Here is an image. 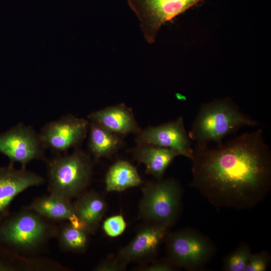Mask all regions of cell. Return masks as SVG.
<instances>
[{"instance_id":"20","label":"cell","mask_w":271,"mask_h":271,"mask_svg":"<svg viewBox=\"0 0 271 271\" xmlns=\"http://www.w3.org/2000/svg\"><path fill=\"white\" fill-rule=\"evenodd\" d=\"M251 252L249 246L240 245L225 259L223 270L226 271H245Z\"/></svg>"},{"instance_id":"12","label":"cell","mask_w":271,"mask_h":271,"mask_svg":"<svg viewBox=\"0 0 271 271\" xmlns=\"http://www.w3.org/2000/svg\"><path fill=\"white\" fill-rule=\"evenodd\" d=\"M165 227L149 224L141 228L132 240L122 248L117 257L127 264L154 254L168 232Z\"/></svg>"},{"instance_id":"1","label":"cell","mask_w":271,"mask_h":271,"mask_svg":"<svg viewBox=\"0 0 271 271\" xmlns=\"http://www.w3.org/2000/svg\"><path fill=\"white\" fill-rule=\"evenodd\" d=\"M190 185L216 208L249 209L271 189V150L258 129L210 148L196 144Z\"/></svg>"},{"instance_id":"8","label":"cell","mask_w":271,"mask_h":271,"mask_svg":"<svg viewBox=\"0 0 271 271\" xmlns=\"http://www.w3.org/2000/svg\"><path fill=\"white\" fill-rule=\"evenodd\" d=\"M45 149L39 134L23 123L0 133V153L22 168L33 160L44 159Z\"/></svg>"},{"instance_id":"3","label":"cell","mask_w":271,"mask_h":271,"mask_svg":"<svg viewBox=\"0 0 271 271\" xmlns=\"http://www.w3.org/2000/svg\"><path fill=\"white\" fill-rule=\"evenodd\" d=\"M57 229L27 208L9 213L0 219V245L17 254L35 252L56 236Z\"/></svg>"},{"instance_id":"4","label":"cell","mask_w":271,"mask_h":271,"mask_svg":"<svg viewBox=\"0 0 271 271\" xmlns=\"http://www.w3.org/2000/svg\"><path fill=\"white\" fill-rule=\"evenodd\" d=\"M92 168L90 156L78 149L48 160V191L69 200L78 197L90 182Z\"/></svg>"},{"instance_id":"2","label":"cell","mask_w":271,"mask_h":271,"mask_svg":"<svg viewBox=\"0 0 271 271\" xmlns=\"http://www.w3.org/2000/svg\"><path fill=\"white\" fill-rule=\"evenodd\" d=\"M259 123L242 111L229 97L215 99L202 104L188 133L196 144L219 145L229 134L243 126H256Z\"/></svg>"},{"instance_id":"21","label":"cell","mask_w":271,"mask_h":271,"mask_svg":"<svg viewBox=\"0 0 271 271\" xmlns=\"http://www.w3.org/2000/svg\"><path fill=\"white\" fill-rule=\"evenodd\" d=\"M126 227L122 215L117 214L106 218L103 222L102 229L106 235L116 237L123 233Z\"/></svg>"},{"instance_id":"5","label":"cell","mask_w":271,"mask_h":271,"mask_svg":"<svg viewBox=\"0 0 271 271\" xmlns=\"http://www.w3.org/2000/svg\"><path fill=\"white\" fill-rule=\"evenodd\" d=\"M182 193L181 185L172 178L147 183L142 188L140 216L150 224L169 229L178 216Z\"/></svg>"},{"instance_id":"13","label":"cell","mask_w":271,"mask_h":271,"mask_svg":"<svg viewBox=\"0 0 271 271\" xmlns=\"http://www.w3.org/2000/svg\"><path fill=\"white\" fill-rule=\"evenodd\" d=\"M90 121L96 122L111 131L123 136L137 134L141 129L132 110L124 103L110 106L90 113Z\"/></svg>"},{"instance_id":"16","label":"cell","mask_w":271,"mask_h":271,"mask_svg":"<svg viewBox=\"0 0 271 271\" xmlns=\"http://www.w3.org/2000/svg\"><path fill=\"white\" fill-rule=\"evenodd\" d=\"M89 129L88 148L96 160L112 156L123 146V136L111 131L96 122H89Z\"/></svg>"},{"instance_id":"9","label":"cell","mask_w":271,"mask_h":271,"mask_svg":"<svg viewBox=\"0 0 271 271\" xmlns=\"http://www.w3.org/2000/svg\"><path fill=\"white\" fill-rule=\"evenodd\" d=\"M89 127L87 120L69 114L46 123L39 134L45 149L64 153L82 143Z\"/></svg>"},{"instance_id":"6","label":"cell","mask_w":271,"mask_h":271,"mask_svg":"<svg viewBox=\"0 0 271 271\" xmlns=\"http://www.w3.org/2000/svg\"><path fill=\"white\" fill-rule=\"evenodd\" d=\"M165 238L169 258L179 268L188 270L200 269L215 252L212 242L193 229L167 232Z\"/></svg>"},{"instance_id":"25","label":"cell","mask_w":271,"mask_h":271,"mask_svg":"<svg viewBox=\"0 0 271 271\" xmlns=\"http://www.w3.org/2000/svg\"><path fill=\"white\" fill-rule=\"evenodd\" d=\"M179 267L169 258L167 260L158 261L141 268L144 271H172Z\"/></svg>"},{"instance_id":"10","label":"cell","mask_w":271,"mask_h":271,"mask_svg":"<svg viewBox=\"0 0 271 271\" xmlns=\"http://www.w3.org/2000/svg\"><path fill=\"white\" fill-rule=\"evenodd\" d=\"M136 135L137 144L171 149L190 159L192 156L191 140L186 130L182 116L158 126L141 129Z\"/></svg>"},{"instance_id":"14","label":"cell","mask_w":271,"mask_h":271,"mask_svg":"<svg viewBox=\"0 0 271 271\" xmlns=\"http://www.w3.org/2000/svg\"><path fill=\"white\" fill-rule=\"evenodd\" d=\"M134 159L146 166V173L157 180L162 179L168 167L179 153L173 149L150 145L137 144L130 150Z\"/></svg>"},{"instance_id":"23","label":"cell","mask_w":271,"mask_h":271,"mask_svg":"<svg viewBox=\"0 0 271 271\" xmlns=\"http://www.w3.org/2000/svg\"><path fill=\"white\" fill-rule=\"evenodd\" d=\"M127 264L122 262L116 256L109 257L101 261L94 268L97 271H120L124 270Z\"/></svg>"},{"instance_id":"22","label":"cell","mask_w":271,"mask_h":271,"mask_svg":"<svg viewBox=\"0 0 271 271\" xmlns=\"http://www.w3.org/2000/svg\"><path fill=\"white\" fill-rule=\"evenodd\" d=\"M270 262V255L268 252L265 251L255 254H251L247 264L245 271L266 270Z\"/></svg>"},{"instance_id":"15","label":"cell","mask_w":271,"mask_h":271,"mask_svg":"<svg viewBox=\"0 0 271 271\" xmlns=\"http://www.w3.org/2000/svg\"><path fill=\"white\" fill-rule=\"evenodd\" d=\"M75 215L90 233H94L107 209L103 197L94 191H85L73 204Z\"/></svg>"},{"instance_id":"19","label":"cell","mask_w":271,"mask_h":271,"mask_svg":"<svg viewBox=\"0 0 271 271\" xmlns=\"http://www.w3.org/2000/svg\"><path fill=\"white\" fill-rule=\"evenodd\" d=\"M90 234L85 230L74 227L69 223L57 229L56 236L63 250L83 252L89 244Z\"/></svg>"},{"instance_id":"18","label":"cell","mask_w":271,"mask_h":271,"mask_svg":"<svg viewBox=\"0 0 271 271\" xmlns=\"http://www.w3.org/2000/svg\"><path fill=\"white\" fill-rule=\"evenodd\" d=\"M106 192H121L141 185L142 180L137 169L130 163L118 160L108 169L105 179Z\"/></svg>"},{"instance_id":"11","label":"cell","mask_w":271,"mask_h":271,"mask_svg":"<svg viewBox=\"0 0 271 271\" xmlns=\"http://www.w3.org/2000/svg\"><path fill=\"white\" fill-rule=\"evenodd\" d=\"M44 182L42 176L26 168L17 169L13 163L0 167V219L10 213V205L18 194Z\"/></svg>"},{"instance_id":"7","label":"cell","mask_w":271,"mask_h":271,"mask_svg":"<svg viewBox=\"0 0 271 271\" xmlns=\"http://www.w3.org/2000/svg\"><path fill=\"white\" fill-rule=\"evenodd\" d=\"M203 0H127L140 22L144 38L155 42L162 26L175 17Z\"/></svg>"},{"instance_id":"17","label":"cell","mask_w":271,"mask_h":271,"mask_svg":"<svg viewBox=\"0 0 271 271\" xmlns=\"http://www.w3.org/2000/svg\"><path fill=\"white\" fill-rule=\"evenodd\" d=\"M26 208L52 220L69 221L75 215L70 200L52 194L36 198Z\"/></svg>"},{"instance_id":"24","label":"cell","mask_w":271,"mask_h":271,"mask_svg":"<svg viewBox=\"0 0 271 271\" xmlns=\"http://www.w3.org/2000/svg\"><path fill=\"white\" fill-rule=\"evenodd\" d=\"M17 253L0 245V270H11L16 268L13 258Z\"/></svg>"}]
</instances>
